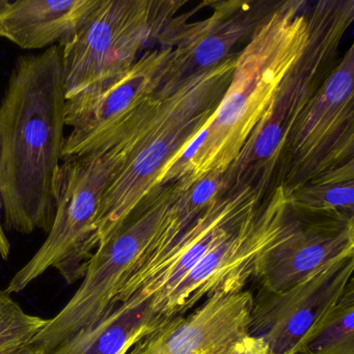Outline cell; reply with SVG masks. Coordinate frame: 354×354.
<instances>
[{"instance_id":"d6986e66","label":"cell","mask_w":354,"mask_h":354,"mask_svg":"<svg viewBox=\"0 0 354 354\" xmlns=\"http://www.w3.org/2000/svg\"><path fill=\"white\" fill-rule=\"evenodd\" d=\"M354 281L299 354H354Z\"/></svg>"},{"instance_id":"9a60e30c","label":"cell","mask_w":354,"mask_h":354,"mask_svg":"<svg viewBox=\"0 0 354 354\" xmlns=\"http://www.w3.org/2000/svg\"><path fill=\"white\" fill-rule=\"evenodd\" d=\"M254 294L218 293L161 325L127 354H217L248 337Z\"/></svg>"},{"instance_id":"8992f818","label":"cell","mask_w":354,"mask_h":354,"mask_svg":"<svg viewBox=\"0 0 354 354\" xmlns=\"http://www.w3.org/2000/svg\"><path fill=\"white\" fill-rule=\"evenodd\" d=\"M187 186L185 179L159 186L115 233L99 244L82 285L32 339V345L48 354L119 304L158 238L171 207Z\"/></svg>"},{"instance_id":"cb8c5ba5","label":"cell","mask_w":354,"mask_h":354,"mask_svg":"<svg viewBox=\"0 0 354 354\" xmlns=\"http://www.w3.org/2000/svg\"><path fill=\"white\" fill-rule=\"evenodd\" d=\"M244 339H242L239 343L235 344V345L232 346L229 349L225 350V351L219 352L217 354H239L240 349H241L242 343H243Z\"/></svg>"},{"instance_id":"8fae6325","label":"cell","mask_w":354,"mask_h":354,"mask_svg":"<svg viewBox=\"0 0 354 354\" xmlns=\"http://www.w3.org/2000/svg\"><path fill=\"white\" fill-rule=\"evenodd\" d=\"M177 73L181 72L173 49L159 45L145 51L129 69L113 80L66 100L65 125L71 132L65 138L62 160L98 147Z\"/></svg>"},{"instance_id":"2e32d148","label":"cell","mask_w":354,"mask_h":354,"mask_svg":"<svg viewBox=\"0 0 354 354\" xmlns=\"http://www.w3.org/2000/svg\"><path fill=\"white\" fill-rule=\"evenodd\" d=\"M100 0H17L0 10V38L26 50L61 43Z\"/></svg>"},{"instance_id":"603a6c76","label":"cell","mask_w":354,"mask_h":354,"mask_svg":"<svg viewBox=\"0 0 354 354\" xmlns=\"http://www.w3.org/2000/svg\"><path fill=\"white\" fill-rule=\"evenodd\" d=\"M3 354H46L40 349V348L36 347V346L30 345L24 346V347L19 348V349L14 350V351L7 352Z\"/></svg>"},{"instance_id":"7c38bea8","label":"cell","mask_w":354,"mask_h":354,"mask_svg":"<svg viewBox=\"0 0 354 354\" xmlns=\"http://www.w3.org/2000/svg\"><path fill=\"white\" fill-rule=\"evenodd\" d=\"M351 256L354 216L292 207L285 231L259 257L252 279L258 281L260 290L275 293L300 283L329 263Z\"/></svg>"},{"instance_id":"e0dca14e","label":"cell","mask_w":354,"mask_h":354,"mask_svg":"<svg viewBox=\"0 0 354 354\" xmlns=\"http://www.w3.org/2000/svg\"><path fill=\"white\" fill-rule=\"evenodd\" d=\"M165 323L151 312L148 300H125L48 354H127Z\"/></svg>"},{"instance_id":"5bb4252c","label":"cell","mask_w":354,"mask_h":354,"mask_svg":"<svg viewBox=\"0 0 354 354\" xmlns=\"http://www.w3.org/2000/svg\"><path fill=\"white\" fill-rule=\"evenodd\" d=\"M281 1H211L210 17L186 24L192 13L177 16L161 35L159 45L173 49L183 75L210 69L231 57L238 43L252 35L271 17ZM237 53V51H236Z\"/></svg>"},{"instance_id":"ffe728a7","label":"cell","mask_w":354,"mask_h":354,"mask_svg":"<svg viewBox=\"0 0 354 354\" xmlns=\"http://www.w3.org/2000/svg\"><path fill=\"white\" fill-rule=\"evenodd\" d=\"M47 323V319L26 313L11 294L0 290V354L30 345Z\"/></svg>"},{"instance_id":"9c48e42d","label":"cell","mask_w":354,"mask_h":354,"mask_svg":"<svg viewBox=\"0 0 354 354\" xmlns=\"http://www.w3.org/2000/svg\"><path fill=\"white\" fill-rule=\"evenodd\" d=\"M353 80L351 44L290 134L275 187L294 192L313 178L353 160Z\"/></svg>"},{"instance_id":"52a82bcc","label":"cell","mask_w":354,"mask_h":354,"mask_svg":"<svg viewBox=\"0 0 354 354\" xmlns=\"http://www.w3.org/2000/svg\"><path fill=\"white\" fill-rule=\"evenodd\" d=\"M185 1L100 0L59 43L66 100L90 92L129 69L169 28Z\"/></svg>"},{"instance_id":"44dd1931","label":"cell","mask_w":354,"mask_h":354,"mask_svg":"<svg viewBox=\"0 0 354 354\" xmlns=\"http://www.w3.org/2000/svg\"><path fill=\"white\" fill-rule=\"evenodd\" d=\"M239 354H269L266 346L254 337H248L242 343Z\"/></svg>"},{"instance_id":"5b68a950","label":"cell","mask_w":354,"mask_h":354,"mask_svg":"<svg viewBox=\"0 0 354 354\" xmlns=\"http://www.w3.org/2000/svg\"><path fill=\"white\" fill-rule=\"evenodd\" d=\"M125 154L123 130L86 154L63 159L55 179V215L44 243L14 275L6 291L19 293L55 268L66 283L84 279L99 245L97 215Z\"/></svg>"},{"instance_id":"7402d4cb","label":"cell","mask_w":354,"mask_h":354,"mask_svg":"<svg viewBox=\"0 0 354 354\" xmlns=\"http://www.w3.org/2000/svg\"><path fill=\"white\" fill-rule=\"evenodd\" d=\"M1 214H3V206H1V202H0V257L3 260H8L10 252H11V244H10L9 239H8L5 230H3Z\"/></svg>"},{"instance_id":"d4e9b609","label":"cell","mask_w":354,"mask_h":354,"mask_svg":"<svg viewBox=\"0 0 354 354\" xmlns=\"http://www.w3.org/2000/svg\"><path fill=\"white\" fill-rule=\"evenodd\" d=\"M9 3V0H0V10H3Z\"/></svg>"},{"instance_id":"277c9868","label":"cell","mask_w":354,"mask_h":354,"mask_svg":"<svg viewBox=\"0 0 354 354\" xmlns=\"http://www.w3.org/2000/svg\"><path fill=\"white\" fill-rule=\"evenodd\" d=\"M354 19V1H320L308 8L306 48L279 86L270 109L225 173L231 185L271 190L290 134L337 63V50Z\"/></svg>"},{"instance_id":"6da1fadb","label":"cell","mask_w":354,"mask_h":354,"mask_svg":"<svg viewBox=\"0 0 354 354\" xmlns=\"http://www.w3.org/2000/svg\"><path fill=\"white\" fill-rule=\"evenodd\" d=\"M65 105L59 45L21 55L0 101V202L8 230L50 231L66 138Z\"/></svg>"},{"instance_id":"30bf717a","label":"cell","mask_w":354,"mask_h":354,"mask_svg":"<svg viewBox=\"0 0 354 354\" xmlns=\"http://www.w3.org/2000/svg\"><path fill=\"white\" fill-rule=\"evenodd\" d=\"M354 256L329 263L281 292L260 290L254 295L248 337L269 354H299L316 335L354 281Z\"/></svg>"},{"instance_id":"ba28073f","label":"cell","mask_w":354,"mask_h":354,"mask_svg":"<svg viewBox=\"0 0 354 354\" xmlns=\"http://www.w3.org/2000/svg\"><path fill=\"white\" fill-rule=\"evenodd\" d=\"M291 209L290 192L283 186L273 188L233 236L207 252L171 289L148 300L151 312L167 322L215 294L243 290L259 257L285 231Z\"/></svg>"},{"instance_id":"4fadbf2b","label":"cell","mask_w":354,"mask_h":354,"mask_svg":"<svg viewBox=\"0 0 354 354\" xmlns=\"http://www.w3.org/2000/svg\"><path fill=\"white\" fill-rule=\"evenodd\" d=\"M266 196L262 189L250 186L225 192L156 262L138 275L121 302L131 299L142 304L171 289L207 252L233 236Z\"/></svg>"},{"instance_id":"7a4b0ae2","label":"cell","mask_w":354,"mask_h":354,"mask_svg":"<svg viewBox=\"0 0 354 354\" xmlns=\"http://www.w3.org/2000/svg\"><path fill=\"white\" fill-rule=\"evenodd\" d=\"M238 53L204 71L175 74L127 120L123 163L107 186L97 215L99 244L161 186L198 138L229 86Z\"/></svg>"},{"instance_id":"3957f363","label":"cell","mask_w":354,"mask_h":354,"mask_svg":"<svg viewBox=\"0 0 354 354\" xmlns=\"http://www.w3.org/2000/svg\"><path fill=\"white\" fill-rule=\"evenodd\" d=\"M308 3L283 1L238 53L229 86L214 115L161 185L225 175L274 101L281 82L306 48Z\"/></svg>"},{"instance_id":"ac0fdd59","label":"cell","mask_w":354,"mask_h":354,"mask_svg":"<svg viewBox=\"0 0 354 354\" xmlns=\"http://www.w3.org/2000/svg\"><path fill=\"white\" fill-rule=\"evenodd\" d=\"M290 194L297 210L337 211L354 216V161L313 178Z\"/></svg>"}]
</instances>
